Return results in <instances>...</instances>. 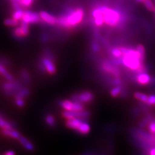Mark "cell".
I'll return each instance as SVG.
<instances>
[{"label": "cell", "instance_id": "cell-1", "mask_svg": "<svg viewBox=\"0 0 155 155\" xmlns=\"http://www.w3.org/2000/svg\"><path fill=\"white\" fill-rule=\"evenodd\" d=\"M84 13L81 8L69 9L62 15L57 17L56 25L67 29L74 28L83 21Z\"/></svg>", "mask_w": 155, "mask_h": 155}, {"label": "cell", "instance_id": "cell-2", "mask_svg": "<svg viewBox=\"0 0 155 155\" xmlns=\"http://www.w3.org/2000/svg\"><path fill=\"white\" fill-rule=\"evenodd\" d=\"M100 8L103 15L104 24L106 25L114 27L120 24L121 16L119 12L106 6H100Z\"/></svg>", "mask_w": 155, "mask_h": 155}, {"label": "cell", "instance_id": "cell-3", "mask_svg": "<svg viewBox=\"0 0 155 155\" xmlns=\"http://www.w3.org/2000/svg\"><path fill=\"white\" fill-rule=\"evenodd\" d=\"M29 25L22 21H20L18 26L13 29L12 35L13 38L17 40H22L25 37H27L29 33Z\"/></svg>", "mask_w": 155, "mask_h": 155}, {"label": "cell", "instance_id": "cell-4", "mask_svg": "<svg viewBox=\"0 0 155 155\" xmlns=\"http://www.w3.org/2000/svg\"><path fill=\"white\" fill-rule=\"evenodd\" d=\"M21 21L26 22L29 25L38 24L43 22L39 16V13L30 10H24V15Z\"/></svg>", "mask_w": 155, "mask_h": 155}, {"label": "cell", "instance_id": "cell-5", "mask_svg": "<svg viewBox=\"0 0 155 155\" xmlns=\"http://www.w3.org/2000/svg\"><path fill=\"white\" fill-rule=\"evenodd\" d=\"M61 115L63 118H66V120L71 119L73 118H80L84 120L87 119L91 116L90 113L89 111L82 110L79 111H68L64 110Z\"/></svg>", "mask_w": 155, "mask_h": 155}, {"label": "cell", "instance_id": "cell-6", "mask_svg": "<svg viewBox=\"0 0 155 155\" xmlns=\"http://www.w3.org/2000/svg\"><path fill=\"white\" fill-rule=\"evenodd\" d=\"M59 105L64 110L79 111L84 109L82 104L74 102L71 100H64L59 102Z\"/></svg>", "mask_w": 155, "mask_h": 155}, {"label": "cell", "instance_id": "cell-7", "mask_svg": "<svg viewBox=\"0 0 155 155\" xmlns=\"http://www.w3.org/2000/svg\"><path fill=\"white\" fill-rule=\"evenodd\" d=\"M94 99V95L92 93L85 91L78 94H74L71 100L81 104H86L91 102Z\"/></svg>", "mask_w": 155, "mask_h": 155}, {"label": "cell", "instance_id": "cell-8", "mask_svg": "<svg viewBox=\"0 0 155 155\" xmlns=\"http://www.w3.org/2000/svg\"><path fill=\"white\" fill-rule=\"evenodd\" d=\"M136 135L140 141H143L144 144H149V145H155V136L146 133L141 130H137Z\"/></svg>", "mask_w": 155, "mask_h": 155}, {"label": "cell", "instance_id": "cell-9", "mask_svg": "<svg viewBox=\"0 0 155 155\" xmlns=\"http://www.w3.org/2000/svg\"><path fill=\"white\" fill-rule=\"evenodd\" d=\"M39 59L41 61L43 64L44 65L46 72L50 75H54L56 71L55 62L51 61L49 58L41 56L40 57Z\"/></svg>", "mask_w": 155, "mask_h": 155}, {"label": "cell", "instance_id": "cell-10", "mask_svg": "<svg viewBox=\"0 0 155 155\" xmlns=\"http://www.w3.org/2000/svg\"><path fill=\"white\" fill-rule=\"evenodd\" d=\"M39 13L42 22L49 25H56L57 17L45 11H41Z\"/></svg>", "mask_w": 155, "mask_h": 155}, {"label": "cell", "instance_id": "cell-11", "mask_svg": "<svg viewBox=\"0 0 155 155\" xmlns=\"http://www.w3.org/2000/svg\"><path fill=\"white\" fill-rule=\"evenodd\" d=\"M92 16L94 18V23L97 27H102L104 24L103 15L100 7L94 9L92 12Z\"/></svg>", "mask_w": 155, "mask_h": 155}, {"label": "cell", "instance_id": "cell-12", "mask_svg": "<svg viewBox=\"0 0 155 155\" xmlns=\"http://www.w3.org/2000/svg\"><path fill=\"white\" fill-rule=\"evenodd\" d=\"M84 121H85V120L82 118H73L67 120L66 125L67 127L77 131L78 129Z\"/></svg>", "mask_w": 155, "mask_h": 155}, {"label": "cell", "instance_id": "cell-13", "mask_svg": "<svg viewBox=\"0 0 155 155\" xmlns=\"http://www.w3.org/2000/svg\"><path fill=\"white\" fill-rule=\"evenodd\" d=\"M136 81L140 84L147 85L152 81V78L150 75L145 72H139L136 78Z\"/></svg>", "mask_w": 155, "mask_h": 155}, {"label": "cell", "instance_id": "cell-14", "mask_svg": "<svg viewBox=\"0 0 155 155\" xmlns=\"http://www.w3.org/2000/svg\"><path fill=\"white\" fill-rule=\"evenodd\" d=\"M19 143L23 147V148L28 151H33L35 150V147L28 139H27L24 136L21 135V136L17 140Z\"/></svg>", "mask_w": 155, "mask_h": 155}, {"label": "cell", "instance_id": "cell-15", "mask_svg": "<svg viewBox=\"0 0 155 155\" xmlns=\"http://www.w3.org/2000/svg\"><path fill=\"white\" fill-rule=\"evenodd\" d=\"M1 133L2 135L6 137L11 138V139L18 140V139L21 136V133L17 131L16 129H1Z\"/></svg>", "mask_w": 155, "mask_h": 155}, {"label": "cell", "instance_id": "cell-16", "mask_svg": "<svg viewBox=\"0 0 155 155\" xmlns=\"http://www.w3.org/2000/svg\"><path fill=\"white\" fill-rule=\"evenodd\" d=\"M0 74L4 78L6 81L13 82L15 81V77L13 76L11 73L9 72L6 67L5 66L0 62Z\"/></svg>", "mask_w": 155, "mask_h": 155}, {"label": "cell", "instance_id": "cell-17", "mask_svg": "<svg viewBox=\"0 0 155 155\" xmlns=\"http://www.w3.org/2000/svg\"><path fill=\"white\" fill-rule=\"evenodd\" d=\"M102 68L106 72L110 73L111 74L114 76L118 77V75H119V71H118V70L114 67L112 66L110 63L108 62H105L103 63Z\"/></svg>", "mask_w": 155, "mask_h": 155}, {"label": "cell", "instance_id": "cell-18", "mask_svg": "<svg viewBox=\"0 0 155 155\" xmlns=\"http://www.w3.org/2000/svg\"><path fill=\"white\" fill-rule=\"evenodd\" d=\"M31 91L29 89L25 87H23L14 95V97H19L25 100L31 95Z\"/></svg>", "mask_w": 155, "mask_h": 155}, {"label": "cell", "instance_id": "cell-19", "mask_svg": "<svg viewBox=\"0 0 155 155\" xmlns=\"http://www.w3.org/2000/svg\"><path fill=\"white\" fill-rule=\"evenodd\" d=\"M20 76L21 78L22 81L27 85H29L31 84V77L28 71L23 68L20 71Z\"/></svg>", "mask_w": 155, "mask_h": 155}, {"label": "cell", "instance_id": "cell-20", "mask_svg": "<svg viewBox=\"0 0 155 155\" xmlns=\"http://www.w3.org/2000/svg\"><path fill=\"white\" fill-rule=\"evenodd\" d=\"M20 24V21L15 19L13 17H8L6 18L4 20V24L6 27H11V28H15L17 26H18Z\"/></svg>", "mask_w": 155, "mask_h": 155}, {"label": "cell", "instance_id": "cell-21", "mask_svg": "<svg viewBox=\"0 0 155 155\" xmlns=\"http://www.w3.org/2000/svg\"><path fill=\"white\" fill-rule=\"evenodd\" d=\"M77 131L82 134H86L90 131V126L87 122L84 121L78 129Z\"/></svg>", "mask_w": 155, "mask_h": 155}, {"label": "cell", "instance_id": "cell-22", "mask_svg": "<svg viewBox=\"0 0 155 155\" xmlns=\"http://www.w3.org/2000/svg\"><path fill=\"white\" fill-rule=\"evenodd\" d=\"M24 10L22 8L19 9H17V10H14L12 13V17H13L17 20L20 21L22 20V17L24 15Z\"/></svg>", "mask_w": 155, "mask_h": 155}, {"label": "cell", "instance_id": "cell-23", "mask_svg": "<svg viewBox=\"0 0 155 155\" xmlns=\"http://www.w3.org/2000/svg\"><path fill=\"white\" fill-rule=\"evenodd\" d=\"M134 97L137 100L140 101L141 102L147 104V100H148V95L146 94L140 93V92H136L134 94Z\"/></svg>", "mask_w": 155, "mask_h": 155}, {"label": "cell", "instance_id": "cell-24", "mask_svg": "<svg viewBox=\"0 0 155 155\" xmlns=\"http://www.w3.org/2000/svg\"><path fill=\"white\" fill-rule=\"evenodd\" d=\"M45 121L46 124L50 127H54L56 125L55 118L51 114H48L45 117Z\"/></svg>", "mask_w": 155, "mask_h": 155}, {"label": "cell", "instance_id": "cell-25", "mask_svg": "<svg viewBox=\"0 0 155 155\" xmlns=\"http://www.w3.org/2000/svg\"><path fill=\"white\" fill-rule=\"evenodd\" d=\"M111 54L114 58L120 59L122 56V52L120 47L114 48L111 50Z\"/></svg>", "mask_w": 155, "mask_h": 155}, {"label": "cell", "instance_id": "cell-26", "mask_svg": "<svg viewBox=\"0 0 155 155\" xmlns=\"http://www.w3.org/2000/svg\"><path fill=\"white\" fill-rule=\"evenodd\" d=\"M33 0H20V4L21 6L22 9H27L32 7V6L34 3Z\"/></svg>", "mask_w": 155, "mask_h": 155}, {"label": "cell", "instance_id": "cell-27", "mask_svg": "<svg viewBox=\"0 0 155 155\" xmlns=\"http://www.w3.org/2000/svg\"><path fill=\"white\" fill-rule=\"evenodd\" d=\"M143 3L145 7L147 9V10H148L150 12H154L155 10V6L152 2V0H145Z\"/></svg>", "mask_w": 155, "mask_h": 155}, {"label": "cell", "instance_id": "cell-28", "mask_svg": "<svg viewBox=\"0 0 155 155\" xmlns=\"http://www.w3.org/2000/svg\"><path fill=\"white\" fill-rule=\"evenodd\" d=\"M15 98V104L19 108H23L26 105L25 100L19 97H14Z\"/></svg>", "mask_w": 155, "mask_h": 155}, {"label": "cell", "instance_id": "cell-29", "mask_svg": "<svg viewBox=\"0 0 155 155\" xmlns=\"http://www.w3.org/2000/svg\"><path fill=\"white\" fill-rule=\"evenodd\" d=\"M121 88L119 86H117L116 87H114V88L111 90L110 94L113 97H117L119 94L121 93Z\"/></svg>", "mask_w": 155, "mask_h": 155}, {"label": "cell", "instance_id": "cell-30", "mask_svg": "<svg viewBox=\"0 0 155 155\" xmlns=\"http://www.w3.org/2000/svg\"><path fill=\"white\" fill-rule=\"evenodd\" d=\"M11 2V6L12 9L13 10H17L22 8L21 6L20 5L19 2L17 1H13V2Z\"/></svg>", "mask_w": 155, "mask_h": 155}, {"label": "cell", "instance_id": "cell-31", "mask_svg": "<svg viewBox=\"0 0 155 155\" xmlns=\"http://www.w3.org/2000/svg\"><path fill=\"white\" fill-rule=\"evenodd\" d=\"M147 104L155 105V95H151L148 97Z\"/></svg>", "mask_w": 155, "mask_h": 155}, {"label": "cell", "instance_id": "cell-32", "mask_svg": "<svg viewBox=\"0 0 155 155\" xmlns=\"http://www.w3.org/2000/svg\"><path fill=\"white\" fill-rule=\"evenodd\" d=\"M40 40L41 41V42L45 43H47L49 38H48V36L46 34H42L41 36H40Z\"/></svg>", "mask_w": 155, "mask_h": 155}, {"label": "cell", "instance_id": "cell-33", "mask_svg": "<svg viewBox=\"0 0 155 155\" xmlns=\"http://www.w3.org/2000/svg\"><path fill=\"white\" fill-rule=\"evenodd\" d=\"M149 130L151 133H155V122H151L150 123Z\"/></svg>", "mask_w": 155, "mask_h": 155}, {"label": "cell", "instance_id": "cell-34", "mask_svg": "<svg viewBox=\"0 0 155 155\" xmlns=\"http://www.w3.org/2000/svg\"><path fill=\"white\" fill-rule=\"evenodd\" d=\"M4 155H16V152L13 150H8L5 152V153L4 154Z\"/></svg>", "mask_w": 155, "mask_h": 155}, {"label": "cell", "instance_id": "cell-35", "mask_svg": "<svg viewBox=\"0 0 155 155\" xmlns=\"http://www.w3.org/2000/svg\"><path fill=\"white\" fill-rule=\"evenodd\" d=\"M149 155H155V147L150 149L149 150Z\"/></svg>", "mask_w": 155, "mask_h": 155}, {"label": "cell", "instance_id": "cell-36", "mask_svg": "<svg viewBox=\"0 0 155 155\" xmlns=\"http://www.w3.org/2000/svg\"><path fill=\"white\" fill-rule=\"evenodd\" d=\"M137 2H143L145 0H136Z\"/></svg>", "mask_w": 155, "mask_h": 155}, {"label": "cell", "instance_id": "cell-37", "mask_svg": "<svg viewBox=\"0 0 155 155\" xmlns=\"http://www.w3.org/2000/svg\"><path fill=\"white\" fill-rule=\"evenodd\" d=\"M2 118H4V117L2 116V114L0 113V120H1Z\"/></svg>", "mask_w": 155, "mask_h": 155}, {"label": "cell", "instance_id": "cell-38", "mask_svg": "<svg viewBox=\"0 0 155 155\" xmlns=\"http://www.w3.org/2000/svg\"><path fill=\"white\" fill-rule=\"evenodd\" d=\"M34 1V2H35V1H38V0H33Z\"/></svg>", "mask_w": 155, "mask_h": 155}]
</instances>
